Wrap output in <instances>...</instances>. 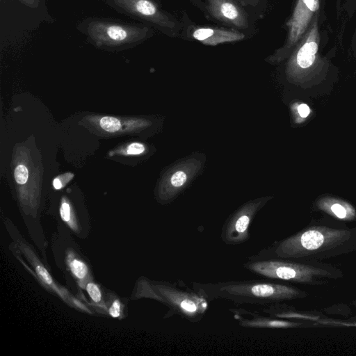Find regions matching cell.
<instances>
[{
	"instance_id": "21",
	"label": "cell",
	"mask_w": 356,
	"mask_h": 356,
	"mask_svg": "<svg viewBox=\"0 0 356 356\" xmlns=\"http://www.w3.org/2000/svg\"><path fill=\"white\" fill-rule=\"evenodd\" d=\"M145 151V147L139 143H133L127 148V153L129 155H136L143 153Z\"/></svg>"
},
{
	"instance_id": "22",
	"label": "cell",
	"mask_w": 356,
	"mask_h": 356,
	"mask_svg": "<svg viewBox=\"0 0 356 356\" xmlns=\"http://www.w3.org/2000/svg\"><path fill=\"white\" fill-rule=\"evenodd\" d=\"M298 112L300 117L305 118L309 115L310 108L307 104H301L298 107Z\"/></svg>"
},
{
	"instance_id": "10",
	"label": "cell",
	"mask_w": 356,
	"mask_h": 356,
	"mask_svg": "<svg viewBox=\"0 0 356 356\" xmlns=\"http://www.w3.org/2000/svg\"><path fill=\"white\" fill-rule=\"evenodd\" d=\"M315 207L326 216L336 220L346 223L356 222V209L343 200L323 197L316 201Z\"/></svg>"
},
{
	"instance_id": "13",
	"label": "cell",
	"mask_w": 356,
	"mask_h": 356,
	"mask_svg": "<svg viewBox=\"0 0 356 356\" xmlns=\"http://www.w3.org/2000/svg\"><path fill=\"white\" fill-rule=\"evenodd\" d=\"M60 214L62 220L66 222L72 229L75 232L78 230V226L76 223V220L73 216H72L70 206L69 203L65 200H63L60 205Z\"/></svg>"
},
{
	"instance_id": "15",
	"label": "cell",
	"mask_w": 356,
	"mask_h": 356,
	"mask_svg": "<svg viewBox=\"0 0 356 356\" xmlns=\"http://www.w3.org/2000/svg\"><path fill=\"white\" fill-rule=\"evenodd\" d=\"M86 290L90 299L97 304L102 302V294L99 286L92 282H88L86 285Z\"/></svg>"
},
{
	"instance_id": "6",
	"label": "cell",
	"mask_w": 356,
	"mask_h": 356,
	"mask_svg": "<svg viewBox=\"0 0 356 356\" xmlns=\"http://www.w3.org/2000/svg\"><path fill=\"white\" fill-rule=\"evenodd\" d=\"M325 12V0H295L291 13L285 23L284 43L271 55L273 60L286 59L304 36L314 17Z\"/></svg>"
},
{
	"instance_id": "4",
	"label": "cell",
	"mask_w": 356,
	"mask_h": 356,
	"mask_svg": "<svg viewBox=\"0 0 356 356\" xmlns=\"http://www.w3.org/2000/svg\"><path fill=\"white\" fill-rule=\"evenodd\" d=\"M77 29L94 46L108 51L134 47L154 33V29L146 24L102 17L87 18L78 24Z\"/></svg>"
},
{
	"instance_id": "20",
	"label": "cell",
	"mask_w": 356,
	"mask_h": 356,
	"mask_svg": "<svg viewBox=\"0 0 356 356\" xmlns=\"http://www.w3.org/2000/svg\"><path fill=\"white\" fill-rule=\"evenodd\" d=\"M122 305L119 300H115L111 303L109 309L108 314L113 318H118L121 315Z\"/></svg>"
},
{
	"instance_id": "18",
	"label": "cell",
	"mask_w": 356,
	"mask_h": 356,
	"mask_svg": "<svg viewBox=\"0 0 356 356\" xmlns=\"http://www.w3.org/2000/svg\"><path fill=\"white\" fill-rule=\"evenodd\" d=\"M342 8L346 16L351 19L356 11V0H344Z\"/></svg>"
},
{
	"instance_id": "9",
	"label": "cell",
	"mask_w": 356,
	"mask_h": 356,
	"mask_svg": "<svg viewBox=\"0 0 356 356\" xmlns=\"http://www.w3.org/2000/svg\"><path fill=\"white\" fill-rule=\"evenodd\" d=\"M182 29L179 38L197 41L204 45L217 46L219 44L243 40L249 36L245 33L222 26H202L193 22L186 11L180 19Z\"/></svg>"
},
{
	"instance_id": "19",
	"label": "cell",
	"mask_w": 356,
	"mask_h": 356,
	"mask_svg": "<svg viewBox=\"0 0 356 356\" xmlns=\"http://www.w3.org/2000/svg\"><path fill=\"white\" fill-rule=\"evenodd\" d=\"M186 180V175L182 171L176 172L171 177V184L175 187L182 186Z\"/></svg>"
},
{
	"instance_id": "11",
	"label": "cell",
	"mask_w": 356,
	"mask_h": 356,
	"mask_svg": "<svg viewBox=\"0 0 356 356\" xmlns=\"http://www.w3.org/2000/svg\"><path fill=\"white\" fill-rule=\"evenodd\" d=\"M67 261L73 276L80 282L85 281L89 273V269L86 264L76 258L72 252L68 253Z\"/></svg>"
},
{
	"instance_id": "7",
	"label": "cell",
	"mask_w": 356,
	"mask_h": 356,
	"mask_svg": "<svg viewBox=\"0 0 356 356\" xmlns=\"http://www.w3.org/2000/svg\"><path fill=\"white\" fill-rule=\"evenodd\" d=\"M207 19L220 26L242 31L251 36L254 33V18L236 0H189Z\"/></svg>"
},
{
	"instance_id": "17",
	"label": "cell",
	"mask_w": 356,
	"mask_h": 356,
	"mask_svg": "<svg viewBox=\"0 0 356 356\" xmlns=\"http://www.w3.org/2000/svg\"><path fill=\"white\" fill-rule=\"evenodd\" d=\"M14 177L17 184H24L29 178L27 168L23 165H17L14 172Z\"/></svg>"
},
{
	"instance_id": "16",
	"label": "cell",
	"mask_w": 356,
	"mask_h": 356,
	"mask_svg": "<svg viewBox=\"0 0 356 356\" xmlns=\"http://www.w3.org/2000/svg\"><path fill=\"white\" fill-rule=\"evenodd\" d=\"M238 1L241 6L245 7V8H248L250 12L256 11L261 12L263 11L264 7L266 6L267 0H236Z\"/></svg>"
},
{
	"instance_id": "23",
	"label": "cell",
	"mask_w": 356,
	"mask_h": 356,
	"mask_svg": "<svg viewBox=\"0 0 356 356\" xmlns=\"http://www.w3.org/2000/svg\"><path fill=\"white\" fill-rule=\"evenodd\" d=\"M350 47L353 56L356 58V26L351 38Z\"/></svg>"
},
{
	"instance_id": "12",
	"label": "cell",
	"mask_w": 356,
	"mask_h": 356,
	"mask_svg": "<svg viewBox=\"0 0 356 356\" xmlns=\"http://www.w3.org/2000/svg\"><path fill=\"white\" fill-rule=\"evenodd\" d=\"M241 325L248 327H289L296 325L295 323L291 322L280 321L271 319H255L241 321Z\"/></svg>"
},
{
	"instance_id": "1",
	"label": "cell",
	"mask_w": 356,
	"mask_h": 356,
	"mask_svg": "<svg viewBox=\"0 0 356 356\" xmlns=\"http://www.w3.org/2000/svg\"><path fill=\"white\" fill-rule=\"evenodd\" d=\"M268 251L273 258L320 261L356 253V225L325 216L277 241Z\"/></svg>"
},
{
	"instance_id": "25",
	"label": "cell",
	"mask_w": 356,
	"mask_h": 356,
	"mask_svg": "<svg viewBox=\"0 0 356 356\" xmlns=\"http://www.w3.org/2000/svg\"><path fill=\"white\" fill-rule=\"evenodd\" d=\"M53 185L55 189H60L63 187V184L61 183V181L59 178H56L53 181Z\"/></svg>"
},
{
	"instance_id": "2",
	"label": "cell",
	"mask_w": 356,
	"mask_h": 356,
	"mask_svg": "<svg viewBox=\"0 0 356 356\" xmlns=\"http://www.w3.org/2000/svg\"><path fill=\"white\" fill-rule=\"evenodd\" d=\"M198 291L210 298L238 304L266 305L305 298L308 293L296 286L271 282L242 281L197 284Z\"/></svg>"
},
{
	"instance_id": "24",
	"label": "cell",
	"mask_w": 356,
	"mask_h": 356,
	"mask_svg": "<svg viewBox=\"0 0 356 356\" xmlns=\"http://www.w3.org/2000/svg\"><path fill=\"white\" fill-rule=\"evenodd\" d=\"M20 1L29 6L35 7V6H37L38 1L40 0H20Z\"/></svg>"
},
{
	"instance_id": "5",
	"label": "cell",
	"mask_w": 356,
	"mask_h": 356,
	"mask_svg": "<svg viewBox=\"0 0 356 356\" xmlns=\"http://www.w3.org/2000/svg\"><path fill=\"white\" fill-rule=\"evenodd\" d=\"M118 13L139 19L172 38L180 37V19L162 8L156 0H105Z\"/></svg>"
},
{
	"instance_id": "14",
	"label": "cell",
	"mask_w": 356,
	"mask_h": 356,
	"mask_svg": "<svg viewBox=\"0 0 356 356\" xmlns=\"http://www.w3.org/2000/svg\"><path fill=\"white\" fill-rule=\"evenodd\" d=\"M99 124L104 131L110 133L116 132L121 127L120 120L110 116L102 118L100 119Z\"/></svg>"
},
{
	"instance_id": "3",
	"label": "cell",
	"mask_w": 356,
	"mask_h": 356,
	"mask_svg": "<svg viewBox=\"0 0 356 356\" xmlns=\"http://www.w3.org/2000/svg\"><path fill=\"white\" fill-rule=\"evenodd\" d=\"M243 267L266 278L312 286L327 284L344 277L337 266L314 260L272 258L250 261Z\"/></svg>"
},
{
	"instance_id": "8",
	"label": "cell",
	"mask_w": 356,
	"mask_h": 356,
	"mask_svg": "<svg viewBox=\"0 0 356 356\" xmlns=\"http://www.w3.org/2000/svg\"><path fill=\"white\" fill-rule=\"evenodd\" d=\"M153 298L165 303L170 312L185 317L191 321H197L203 317L208 308L204 296L179 289L172 284L152 285Z\"/></svg>"
}]
</instances>
